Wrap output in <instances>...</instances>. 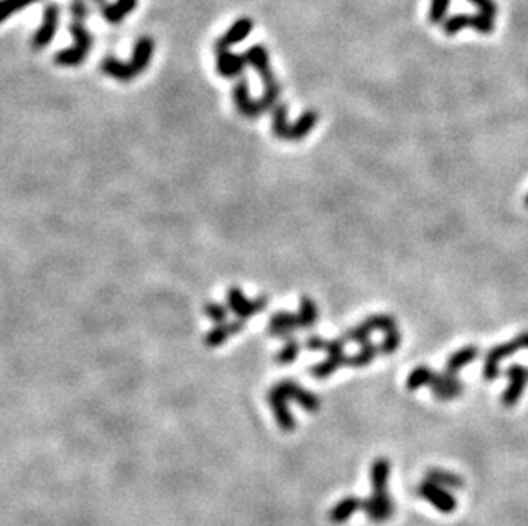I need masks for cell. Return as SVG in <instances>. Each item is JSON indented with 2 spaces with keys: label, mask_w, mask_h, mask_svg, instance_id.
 <instances>
[{
  "label": "cell",
  "mask_w": 528,
  "mask_h": 526,
  "mask_svg": "<svg viewBox=\"0 0 528 526\" xmlns=\"http://www.w3.org/2000/svg\"><path fill=\"white\" fill-rule=\"evenodd\" d=\"M101 71L107 75H110V77L122 82L137 77L134 68L130 67V64H125V62L118 60L116 57H104L103 62H101Z\"/></svg>",
  "instance_id": "obj_20"
},
{
  "label": "cell",
  "mask_w": 528,
  "mask_h": 526,
  "mask_svg": "<svg viewBox=\"0 0 528 526\" xmlns=\"http://www.w3.org/2000/svg\"><path fill=\"white\" fill-rule=\"evenodd\" d=\"M251 30H253V21L250 17H239L228 31L216 41V48H231L236 43L248 38Z\"/></svg>",
  "instance_id": "obj_14"
},
{
  "label": "cell",
  "mask_w": 528,
  "mask_h": 526,
  "mask_svg": "<svg viewBox=\"0 0 528 526\" xmlns=\"http://www.w3.org/2000/svg\"><path fill=\"white\" fill-rule=\"evenodd\" d=\"M69 30L74 38V46L60 50L55 55V64L62 65V67H75V65L84 64L87 53L91 52V46H93V36L81 21H72Z\"/></svg>",
  "instance_id": "obj_2"
},
{
  "label": "cell",
  "mask_w": 528,
  "mask_h": 526,
  "mask_svg": "<svg viewBox=\"0 0 528 526\" xmlns=\"http://www.w3.org/2000/svg\"><path fill=\"white\" fill-rule=\"evenodd\" d=\"M306 347H308L309 350H323V347H325V340H323L322 337L313 335L306 340Z\"/></svg>",
  "instance_id": "obj_38"
},
{
  "label": "cell",
  "mask_w": 528,
  "mask_h": 526,
  "mask_svg": "<svg viewBox=\"0 0 528 526\" xmlns=\"http://www.w3.org/2000/svg\"><path fill=\"white\" fill-rule=\"evenodd\" d=\"M35 2H38V0H0V24L9 19L12 14L26 9Z\"/></svg>",
  "instance_id": "obj_29"
},
{
  "label": "cell",
  "mask_w": 528,
  "mask_h": 526,
  "mask_svg": "<svg viewBox=\"0 0 528 526\" xmlns=\"http://www.w3.org/2000/svg\"><path fill=\"white\" fill-rule=\"evenodd\" d=\"M471 14H455V16L446 17L445 23H443V30H445V35L448 36H455L457 32H460L464 28L471 26Z\"/></svg>",
  "instance_id": "obj_30"
},
{
  "label": "cell",
  "mask_w": 528,
  "mask_h": 526,
  "mask_svg": "<svg viewBox=\"0 0 528 526\" xmlns=\"http://www.w3.org/2000/svg\"><path fill=\"white\" fill-rule=\"evenodd\" d=\"M233 97H235L236 108H238V111L243 117L257 118L265 111L264 103H262L260 100L255 101L250 97L248 81H246V79H242V81L235 86V89H233Z\"/></svg>",
  "instance_id": "obj_8"
},
{
  "label": "cell",
  "mask_w": 528,
  "mask_h": 526,
  "mask_svg": "<svg viewBox=\"0 0 528 526\" xmlns=\"http://www.w3.org/2000/svg\"><path fill=\"white\" fill-rule=\"evenodd\" d=\"M471 26L477 32H480V35H491V32L494 31V19L482 12L473 14L471 19Z\"/></svg>",
  "instance_id": "obj_34"
},
{
  "label": "cell",
  "mask_w": 528,
  "mask_h": 526,
  "mask_svg": "<svg viewBox=\"0 0 528 526\" xmlns=\"http://www.w3.org/2000/svg\"><path fill=\"white\" fill-rule=\"evenodd\" d=\"M298 354H300V344L294 342V340H287L286 346L277 354V362L279 364H291V362L296 361Z\"/></svg>",
  "instance_id": "obj_35"
},
{
  "label": "cell",
  "mask_w": 528,
  "mask_h": 526,
  "mask_svg": "<svg viewBox=\"0 0 528 526\" xmlns=\"http://www.w3.org/2000/svg\"><path fill=\"white\" fill-rule=\"evenodd\" d=\"M206 311H207V314H209V317L216 321H223L226 318V310L224 308L217 306V304H209Z\"/></svg>",
  "instance_id": "obj_37"
},
{
  "label": "cell",
  "mask_w": 528,
  "mask_h": 526,
  "mask_svg": "<svg viewBox=\"0 0 528 526\" xmlns=\"http://www.w3.org/2000/svg\"><path fill=\"white\" fill-rule=\"evenodd\" d=\"M429 388H431L433 395L441 402H451L464 393V383L457 378V375H450L446 371L438 373V375L435 373Z\"/></svg>",
  "instance_id": "obj_7"
},
{
  "label": "cell",
  "mask_w": 528,
  "mask_h": 526,
  "mask_svg": "<svg viewBox=\"0 0 528 526\" xmlns=\"http://www.w3.org/2000/svg\"><path fill=\"white\" fill-rule=\"evenodd\" d=\"M522 350V347H520V344L515 340H511V342H504V344H498L496 347H493L489 352H487L486 355V362H484V379L486 381H494L500 378L501 371H500V362L502 361V359L509 357V355H513L515 352Z\"/></svg>",
  "instance_id": "obj_6"
},
{
  "label": "cell",
  "mask_w": 528,
  "mask_h": 526,
  "mask_svg": "<svg viewBox=\"0 0 528 526\" xmlns=\"http://www.w3.org/2000/svg\"><path fill=\"white\" fill-rule=\"evenodd\" d=\"M479 354H480V350L477 346L462 347V349L453 352V354L448 357L445 371L450 373V375H457V373L460 371V369H464L465 366L472 364V362L475 361L477 357H479Z\"/></svg>",
  "instance_id": "obj_18"
},
{
  "label": "cell",
  "mask_w": 528,
  "mask_h": 526,
  "mask_svg": "<svg viewBox=\"0 0 528 526\" xmlns=\"http://www.w3.org/2000/svg\"><path fill=\"white\" fill-rule=\"evenodd\" d=\"M272 115H274V122H272L274 135L277 137V139L289 140L291 125L287 123V106H284V104H275L274 110H272Z\"/></svg>",
  "instance_id": "obj_27"
},
{
  "label": "cell",
  "mask_w": 528,
  "mask_h": 526,
  "mask_svg": "<svg viewBox=\"0 0 528 526\" xmlns=\"http://www.w3.org/2000/svg\"><path fill=\"white\" fill-rule=\"evenodd\" d=\"M361 509L374 523H385L392 518L395 506H393V500L390 496H371L363 500Z\"/></svg>",
  "instance_id": "obj_11"
},
{
  "label": "cell",
  "mask_w": 528,
  "mask_h": 526,
  "mask_svg": "<svg viewBox=\"0 0 528 526\" xmlns=\"http://www.w3.org/2000/svg\"><path fill=\"white\" fill-rule=\"evenodd\" d=\"M58 23H60V7L57 2H50L43 10V21L39 28L33 35L31 46L33 50H45L55 38Z\"/></svg>",
  "instance_id": "obj_3"
},
{
  "label": "cell",
  "mask_w": 528,
  "mask_h": 526,
  "mask_svg": "<svg viewBox=\"0 0 528 526\" xmlns=\"http://www.w3.org/2000/svg\"><path fill=\"white\" fill-rule=\"evenodd\" d=\"M316 122H318V113H316V111H304V113L298 118V122L294 123V125H291L289 140L296 142V140L304 139V137L315 129Z\"/></svg>",
  "instance_id": "obj_23"
},
{
  "label": "cell",
  "mask_w": 528,
  "mask_h": 526,
  "mask_svg": "<svg viewBox=\"0 0 528 526\" xmlns=\"http://www.w3.org/2000/svg\"><path fill=\"white\" fill-rule=\"evenodd\" d=\"M448 9H450V0H431L429 7V21L433 24L445 23Z\"/></svg>",
  "instance_id": "obj_33"
},
{
  "label": "cell",
  "mask_w": 528,
  "mask_h": 526,
  "mask_svg": "<svg viewBox=\"0 0 528 526\" xmlns=\"http://www.w3.org/2000/svg\"><path fill=\"white\" fill-rule=\"evenodd\" d=\"M378 352H380V347L374 346L371 340H366V342L361 344V349H359L358 354L347 357V366H351V368H366L374 361Z\"/></svg>",
  "instance_id": "obj_25"
},
{
  "label": "cell",
  "mask_w": 528,
  "mask_h": 526,
  "mask_svg": "<svg viewBox=\"0 0 528 526\" xmlns=\"http://www.w3.org/2000/svg\"><path fill=\"white\" fill-rule=\"evenodd\" d=\"M94 2H96V3H100V6H101V7H103V6H104V3H108V2H107V0H94Z\"/></svg>",
  "instance_id": "obj_40"
},
{
  "label": "cell",
  "mask_w": 528,
  "mask_h": 526,
  "mask_svg": "<svg viewBox=\"0 0 528 526\" xmlns=\"http://www.w3.org/2000/svg\"><path fill=\"white\" fill-rule=\"evenodd\" d=\"M268 404H271L272 410H274L275 420H277L280 429L284 433H293L296 422H294V417L291 415L289 407H287V398L280 393L277 386H274L268 391Z\"/></svg>",
  "instance_id": "obj_12"
},
{
  "label": "cell",
  "mask_w": 528,
  "mask_h": 526,
  "mask_svg": "<svg viewBox=\"0 0 528 526\" xmlns=\"http://www.w3.org/2000/svg\"><path fill=\"white\" fill-rule=\"evenodd\" d=\"M280 393L287 398V400H294L301 405L308 412H316L320 408V400L315 393H309L308 390L301 388L300 384H296L294 381H280L277 384Z\"/></svg>",
  "instance_id": "obj_9"
},
{
  "label": "cell",
  "mask_w": 528,
  "mask_h": 526,
  "mask_svg": "<svg viewBox=\"0 0 528 526\" xmlns=\"http://www.w3.org/2000/svg\"><path fill=\"white\" fill-rule=\"evenodd\" d=\"M426 480L428 482H433V484L439 485V487H445V489H462L465 485L464 478L460 477V475L453 473V471H448V470H443V468H429L428 471H426Z\"/></svg>",
  "instance_id": "obj_21"
},
{
  "label": "cell",
  "mask_w": 528,
  "mask_h": 526,
  "mask_svg": "<svg viewBox=\"0 0 528 526\" xmlns=\"http://www.w3.org/2000/svg\"><path fill=\"white\" fill-rule=\"evenodd\" d=\"M245 55L233 53L229 48H216V67L223 77H238L246 67Z\"/></svg>",
  "instance_id": "obj_10"
},
{
  "label": "cell",
  "mask_w": 528,
  "mask_h": 526,
  "mask_svg": "<svg viewBox=\"0 0 528 526\" xmlns=\"http://www.w3.org/2000/svg\"><path fill=\"white\" fill-rule=\"evenodd\" d=\"M152 53H154V39L149 38V36H142V38L137 39L132 50V60L129 62L136 75H140L149 67Z\"/></svg>",
  "instance_id": "obj_13"
},
{
  "label": "cell",
  "mask_w": 528,
  "mask_h": 526,
  "mask_svg": "<svg viewBox=\"0 0 528 526\" xmlns=\"http://www.w3.org/2000/svg\"><path fill=\"white\" fill-rule=\"evenodd\" d=\"M139 0H115L111 3H104L101 7V14H103V19L110 24H118L129 16L130 12H134V9L137 7Z\"/></svg>",
  "instance_id": "obj_15"
},
{
  "label": "cell",
  "mask_w": 528,
  "mask_h": 526,
  "mask_svg": "<svg viewBox=\"0 0 528 526\" xmlns=\"http://www.w3.org/2000/svg\"><path fill=\"white\" fill-rule=\"evenodd\" d=\"M433 376H435V373L431 371V368H428V366H417V368L412 369V373L407 376V381H406L407 390L416 391L422 386H429Z\"/></svg>",
  "instance_id": "obj_26"
},
{
  "label": "cell",
  "mask_w": 528,
  "mask_h": 526,
  "mask_svg": "<svg viewBox=\"0 0 528 526\" xmlns=\"http://www.w3.org/2000/svg\"><path fill=\"white\" fill-rule=\"evenodd\" d=\"M506 376L509 378V386L501 395V404L504 407H515L522 398L528 383V369L522 364H513L506 369Z\"/></svg>",
  "instance_id": "obj_4"
},
{
  "label": "cell",
  "mask_w": 528,
  "mask_h": 526,
  "mask_svg": "<svg viewBox=\"0 0 528 526\" xmlns=\"http://www.w3.org/2000/svg\"><path fill=\"white\" fill-rule=\"evenodd\" d=\"M400 342H402V335H400L399 328L392 330V332H387V333H385L383 342H381L380 346H378V347H380V354H383V355L395 354V352L399 350Z\"/></svg>",
  "instance_id": "obj_32"
},
{
  "label": "cell",
  "mask_w": 528,
  "mask_h": 526,
  "mask_svg": "<svg viewBox=\"0 0 528 526\" xmlns=\"http://www.w3.org/2000/svg\"><path fill=\"white\" fill-rule=\"evenodd\" d=\"M468 2H471L472 6H475L482 14H486V16L496 19L498 6H496V2H494V0H468Z\"/></svg>",
  "instance_id": "obj_36"
},
{
  "label": "cell",
  "mask_w": 528,
  "mask_h": 526,
  "mask_svg": "<svg viewBox=\"0 0 528 526\" xmlns=\"http://www.w3.org/2000/svg\"><path fill=\"white\" fill-rule=\"evenodd\" d=\"M525 205L528 207V195H527V198H525Z\"/></svg>",
  "instance_id": "obj_41"
},
{
  "label": "cell",
  "mask_w": 528,
  "mask_h": 526,
  "mask_svg": "<svg viewBox=\"0 0 528 526\" xmlns=\"http://www.w3.org/2000/svg\"><path fill=\"white\" fill-rule=\"evenodd\" d=\"M242 325H243L242 321H236L233 323V325L219 326V328H216L209 337H207V344H210V346H219V344L224 342L229 335L238 332V330L242 328Z\"/></svg>",
  "instance_id": "obj_31"
},
{
  "label": "cell",
  "mask_w": 528,
  "mask_h": 526,
  "mask_svg": "<svg viewBox=\"0 0 528 526\" xmlns=\"http://www.w3.org/2000/svg\"><path fill=\"white\" fill-rule=\"evenodd\" d=\"M390 462L387 458H376L371 465V484H373V496H388V477Z\"/></svg>",
  "instance_id": "obj_17"
},
{
  "label": "cell",
  "mask_w": 528,
  "mask_h": 526,
  "mask_svg": "<svg viewBox=\"0 0 528 526\" xmlns=\"http://www.w3.org/2000/svg\"><path fill=\"white\" fill-rule=\"evenodd\" d=\"M516 342L520 344V347H522V349H528V332L520 333V335L516 337Z\"/></svg>",
  "instance_id": "obj_39"
},
{
  "label": "cell",
  "mask_w": 528,
  "mask_h": 526,
  "mask_svg": "<svg viewBox=\"0 0 528 526\" xmlns=\"http://www.w3.org/2000/svg\"><path fill=\"white\" fill-rule=\"evenodd\" d=\"M298 320H300V328H311L318 321V310L309 297H301Z\"/></svg>",
  "instance_id": "obj_28"
},
{
  "label": "cell",
  "mask_w": 528,
  "mask_h": 526,
  "mask_svg": "<svg viewBox=\"0 0 528 526\" xmlns=\"http://www.w3.org/2000/svg\"><path fill=\"white\" fill-rule=\"evenodd\" d=\"M361 506H363V500L358 499V497L354 496L345 497V499L338 500V502L332 507V511H330L329 514L330 521H332L334 525L345 523V521H347L349 518L356 513V511L361 509Z\"/></svg>",
  "instance_id": "obj_19"
},
{
  "label": "cell",
  "mask_w": 528,
  "mask_h": 526,
  "mask_svg": "<svg viewBox=\"0 0 528 526\" xmlns=\"http://www.w3.org/2000/svg\"><path fill=\"white\" fill-rule=\"evenodd\" d=\"M229 303H231V308L238 313L239 318H248L250 314L258 313V311L264 310L265 304H267V299L260 297V299L257 301H248L246 297L242 296V292H239L238 289H233V291L229 292Z\"/></svg>",
  "instance_id": "obj_16"
},
{
  "label": "cell",
  "mask_w": 528,
  "mask_h": 526,
  "mask_svg": "<svg viewBox=\"0 0 528 526\" xmlns=\"http://www.w3.org/2000/svg\"><path fill=\"white\" fill-rule=\"evenodd\" d=\"M342 366H347V355H329V359H325V361L320 362V364L313 366V368L309 369V375L318 379H325L329 378V376H332Z\"/></svg>",
  "instance_id": "obj_24"
},
{
  "label": "cell",
  "mask_w": 528,
  "mask_h": 526,
  "mask_svg": "<svg viewBox=\"0 0 528 526\" xmlns=\"http://www.w3.org/2000/svg\"><path fill=\"white\" fill-rule=\"evenodd\" d=\"M245 60L250 67H253L257 71V74L262 77L264 82V96H262V103H264L265 110L267 108H274L275 103L279 100L280 88L275 81V75L271 68V62H268V52L265 50V46L262 45H253L246 50Z\"/></svg>",
  "instance_id": "obj_1"
},
{
  "label": "cell",
  "mask_w": 528,
  "mask_h": 526,
  "mask_svg": "<svg viewBox=\"0 0 528 526\" xmlns=\"http://www.w3.org/2000/svg\"><path fill=\"white\" fill-rule=\"evenodd\" d=\"M294 328H300V320H298V314L293 313L274 314L271 320V326H268L271 333L275 337H289Z\"/></svg>",
  "instance_id": "obj_22"
},
{
  "label": "cell",
  "mask_w": 528,
  "mask_h": 526,
  "mask_svg": "<svg viewBox=\"0 0 528 526\" xmlns=\"http://www.w3.org/2000/svg\"><path fill=\"white\" fill-rule=\"evenodd\" d=\"M417 494L424 500H428L431 506H435L439 513L451 514L457 509V499L451 496V492L445 487L433 484V482H422L417 489Z\"/></svg>",
  "instance_id": "obj_5"
}]
</instances>
